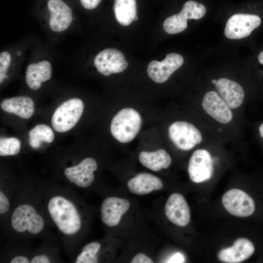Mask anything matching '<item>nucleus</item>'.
<instances>
[{"label": "nucleus", "mask_w": 263, "mask_h": 263, "mask_svg": "<svg viewBox=\"0 0 263 263\" xmlns=\"http://www.w3.org/2000/svg\"><path fill=\"white\" fill-rule=\"evenodd\" d=\"M113 11L118 23L128 26L136 16V0H114Z\"/></svg>", "instance_id": "obj_23"}, {"label": "nucleus", "mask_w": 263, "mask_h": 263, "mask_svg": "<svg viewBox=\"0 0 263 263\" xmlns=\"http://www.w3.org/2000/svg\"><path fill=\"white\" fill-rule=\"evenodd\" d=\"M222 202L229 213L239 217L250 216L256 208L254 199L245 191L237 188L227 191L222 197Z\"/></svg>", "instance_id": "obj_7"}, {"label": "nucleus", "mask_w": 263, "mask_h": 263, "mask_svg": "<svg viewBox=\"0 0 263 263\" xmlns=\"http://www.w3.org/2000/svg\"><path fill=\"white\" fill-rule=\"evenodd\" d=\"M49 258L45 255H39L34 256L30 261L31 263H49Z\"/></svg>", "instance_id": "obj_31"}, {"label": "nucleus", "mask_w": 263, "mask_h": 263, "mask_svg": "<svg viewBox=\"0 0 263 263\" xmlns=\"http://www.w3.org/2000/svg\"><path fill=\"white\" fill-rule=\"evenodd\" d=\"M258 58L259 62L263 64V51L259 54Z\"/></svg>", "instance_id": "obj_34"}, {"label": "nucleus", "mask_w": 263, "mask_h": 263, "mask_svg": "<svg viewBox=\"0 0 263 263\" xmlns=\"http://www.w3.org/2000/svg\"><path fill=\"white\" fill-rule=\"evenodd\" d=\"M50 215L58 229L63 234L72 235L81 227L79 213L74 204L61 196H55L49 201Z\"/></svg>", "instance_id": "obj_1"}, {"label": "nucleus", "mask_w": 263, "mask_h": 263, "mask_svg": "<svg viewBox=\"0 0 263 263\" xmlns=\"http://www.w3.org/2000/svg\"><path fill=\"white\" fill-rule=\"evenodd\" d=\"M100 244L98 242H94L86 244L77 256L76 263H96L98 258L96 254L100 249Z\"/></svg>", "instance_id": "obj_25"}, {"label": "nucleus", "mask_w": 263, "mask_h": 263, "mask_svg": "<svg viewBox=\"0 0 263 263\" xmlns=\"http://www.w3.org/2000/svg\"><path fill=\"white\" fill-rule=\"evenodd\" d=\"M183 63L184 58L181 55L175 53H169L162 61H151L147 67V74L155 82L164 83Z\"/></svg>", "instance_id": "obj_12"}, {"label": "nucleus", "mask_w": 263, "mask_h": 263, "mask_svg": "<svg viewBox=\"0 0 263 263\" xmlns=\"http://www.w3.org/2000/svg\"><path fill=\"white\" fill-rule=\"evenodd\" d=\"M139 160L144 167L154 171L167 169L171 163L170 155L163 149L153 152L142 151L139 155Z\"/></svg>", "instance_id": "obj_22"}, {"label": "nucleus", "mask_w": 263, "mask_h": 263, "mask_svg": "<svg viewBox=\"0 0 263 263\" xmlns=\"http://www.w3.org/2000/svg\"><path fill=\"white\" fill-rule=\"evenodd\" d=\"M206 13L205 6L195 1L186 2L177 14L167 18L163 22L164 30L168 34H175L184 31L187 27L188 19H199Z\"/></svg>", "instance_id": "obj_5"}, {"label": "nucleus", "mask_w": 263, "mask_h": 263, "mask_svg": "<svg viewBox=\"0 0 263 263\" xmlns=\"http://www.w3.org/2000/svg\"><path fill=\"white\" fill-rule=\"evenodd\" d=\"M130 207V202L126 199L116 197L106 198L103 200L101 207L103 223L111 227L117 225Z\"/></svg>", "instance_id": "obj_16"}, {"label": "nucleus", "mask_w": 263, "mask_h": 263, "mask_svg": "<svg viewBox=\"0 0 263 263\" xmlns=\"http://www.w3.org/2000/svg\"><path fill=\"white\" fill-rule=\"evenodd\" d=\"M185 259L182 254L177 253L174 254L168 261V263H183Z\"/></svg>", "instance_id": "obj_32"}, {"label": "nucleus", "mask_w": 263, "mask_h": 263, "mask_svg": "<svg viewBox=\"0 0 263 263\" xmlns=\"http://www.w3.org/2000/svg\"><path fill=\"white\" fill-rule=\"evenodd\" d=\"M261 23V18L257 15L246 14L233 15L227 21L225 35L231 39L244 38L250 35Z\"/></svg>", "instance_id": "obj_9"}, {"label": "nucleus", "mask_w": 263, "mask_h": 263, "mask_svg": "<svg viewBox=\"0 0 263 263\" xmlns=\"http://www.w3.org/2000/svg\"><path fill=\"white\" fill-rule=\"evenodd\" d=\"M11 224L16 231L22 233L27 231L36 234L43 228L44 222L42 217L31 205L22 204L17 207L11 216Z\"/></svg>", "instance_id": "obj_6"}, {"label": "nucleus", "mask_w": 263, "mask_h": 263, "mask_svg": "<svg viewBox=\"0 0 263 263\" xmlns=\"http://www.w3.org/2000/svg\"><path fill=\"white\" fill-rule=\"evenodd\" d=\"M165 212L168 219L177 226L187 225L190 219L189 207L184 196L178 193L169 196L165 205Z\"/></svg>", "instance_id": "obj_15"}, {"label": "nucleus", "mask_w": 263, "mask_h": 263, "mask_svg": "<svg viewBox=\"0 0 263 263\" xmlns=\"http://www.w3.org/2000/svg\"><path fill=\"white\" fill-rule=\"evenodd\" d=\"M130 192L145 195L153 190L161 189L163 184L157 176L149 173H140L131 178L127 183Z\"/></svg>", "instance_id": "obj_20"}, {"label": "nucleus", "mask_w": 263, "mask_h": 263, "mask_svg": "<svg viewBox=\"0 0 263 263\" xmlns=\"http://www.w3.org/2000/svg\"><path fill=\"white\" fill-rule=\"evenodd\" d=\"M138 19V17L137 16V15L135 16V17L134 18V21H136Z\"/></svg>", "instance_id": "obj_37"}, {"label": "nucleus", "mask_w": 263, "mask_h": 263, "mask_svg": "<svg viewBox=\"0 0 263 263\" xmlns=\"http://www.w3.org/2000/svg\"><path fill=\"white\" fill-rule=\"evenodd\" d=\"M131 263H153V260L145 254L139 253L135 255L131 261Z\"/></svg>", "instance_id": "obj_30"}, {"label": "nucleus", "mask_w": 263, "mask_h": 263, "mask_svg": "<svg viewBox=\"0 0 263 263\" xmlns=\"http://www.w3.org/2000/svg\"><path fill=\"white\" fill-rule=\"evenodd\" d=\"M29 144L33 149L39 148L43 142L51 143L54 139L52 129L45 124L36 126L29 132Z\"/></svg>", "instance_id": "obj_24"}, {"label": "nucleus", "mask_w": 263, "mask_h": 263, "mask_svg": "<svg viewBox=\"0 0 263 263\" xmlns=\"http://www.w3.org/2000/svg\"><path fill=\"white\" fill-rule=\"evenodd\" d=\"M43 19L49 32L57 35L68 31L75 23L73 11L63 0H47Z\"/></svg>", "instance_id": "obj_2"}, {"label": "nucleus", "mask_w": 263, "mask_h": 263, "mask_svg": "<svg viewBox=\"0 0 263 263\" xmlns=\"http://www.w3.org/2000/svg\"><path fill=\"white\" fill-rule=\"evenodd\" d=\"M202 104L206 112L217 121L225 124L231 120L233 115L230 108L216 92H207Z\"/></svg>", "instance_id": "obj_18"}, {"label": "nucleus", "mask_w": 263, "mask_h": 263, "mask_svg": "<svg viewBox=\"0 0 263 263\" xmlns=\"http://www.w3.org/2000/svg\"><path fill=\"white\" fill-rule=\"evenodd\" d=\"M18 53H13L12 50H3L0 53V83L8 77L7 73L14 61L18 60Z\"/></svg>", "instance_id": "obj_26"}, {"label": "nucleus", "mask_w": 263, "mask_h": 263, "mask_svg": "<svg viewBox=\"0 0 263 263\" xmlns=\"http://www.w3.org/2000/svg\"><path fill=\"white\" fill-rule=\"evenodd\" d=\"M213 172V161L210 153L203 149L195 150L188 165L190 179L195 183H201L210 179Z\"/></svg>", "instance_id": "obj_11"}, {"label": "nucleus", "mask_w": 263, "mask_h": 263, "mask_svg": "<svg viewBox=\"0 0 263 263\" xmlns=\"http://www.w3.org/2000/svg\"><path fill=\"white\" fill-rule=\"evenodd\" d=\"M97 168L96 161L94 158L88 157L77 165L66 168L64 174L70 182L78 187L85 188L93 183L94 179V172Z\"/></svg>", "instance_id": "obj_13"}, {"label": "nucleus", "mask_w": 263, "mask_h": 263, "mask_svg": "<svg viewBox=\"0 0 263 263\" xmlns=\"http://www.w3.org/2000/svg\"><path fill=\"white\" fill-rule=\"evenodd\" d=\"M21 143L16 137H1L0 139V155H15L20 150Z\"/></svg>", "instance_id": "obj_27"}, {"label": "nucleus", "mask_w": 263, "mask_h": 263, "mask_svg": "<svg viewBox=\"0 0 263 263\" xmlns=\"http://www.w3.org/2000/svg\"><path fill=\"white\" fill-rule=\"evenodd\" d=\"M168 131L170 140L179 150H190L202 140L200 132L187 122H175L169 127Z\"/></svg>", "instance_id": "obj_8"}, {"label": "nucleus", "mask_w": 263, "mask_h": 263, "mask_svg": "<svg viewBox=\"0 0 263 263\" xmlns=\"http://www.w3.org/2000/svg\"><path fill=\"white\" fill-rule=\"evenodd\" d=\"M94 64L97 71L105 76L122 72L128 66L123 54L114 48L105 49L98 53Z\"/></svg>", "instance_id": "obj_10"}, {"label": "nucleus", "mask_w": 263, "mask_h": 263, "mask_svg": "<svg viewBox=\"0 0 263 263\" xmlns=\"http://www.w3.org/2000/svg\"><path fill=\"white\" fill-rule=\"evenodd\" d=\"M52 74V66L49 59L42 58L29 63L25 71V82L33 90L39 89L42 83L48 81Z\"/></svg>", "instance_id": "obj_17"}, {"label": "nucleus", "mask_w": 263, "mask_h": 263, "mask_svg": "<svg viewBox=\"0 0 263 263\" xmlns=\"http://www.w3.org/2000/svg\"><path fill=\"white\" fill-rule=\"evenodd\" d=\"M11 263H29V260L26 257L18 256L14 257L10 261Z\"/></svg>", "instance_id": "obj_33"}, {"label": "nucleus", "mask_w": 263, "mask_h": 263, "mask_svg": "<svg viewBox=\"0 0 263 263\" xmlns=\"http://www.w3.org/2000/svg\"><path fill=\"white\" fill-rule=\"evenodd\" d=\"M81 5L87 10H93L96 8L101 0H79Z\"/></svg>", "instance_id": "obj_29"}, {"label": "nucleus", "mask_w": 263, "mask_h": 263, "mask_svg": "<svg viewBox=\"0 0 263 263\" xmlns=\"http://www.w3.org/2000/svg\"><path fill=\"white\" fill-rule=\"evenodd\" d=\"M255 251L253 242L246 238H239L232 246L220 250L217 254L218 259L226 263H239L250 258Z\"/></svg>", "instance_id": "obj_14"}, {"label": "nucleus", "mask_w": 263, "mask_h": 263, "mask_svg": "<svg viewBox=\"0 0 263 263\" xmlns=\"http://www.w3.org/2000/svg\"><path fill=\"white\" fill-rule=\"evenodd\" d=\"M142 118L136 110L130 108L119 111L113 117L110 126L113 136L121 143L132 141L139 132Z\"/></svg>", "instance_id": "obj_3"}, {"label": "nucleus", "mask_w": 263, "mask_h": 263, "mask_svg": "<svg viewBox=\"0 0 263 263\" xmlns=\"http://www.w3.org/2000/svg\"><path fill=\"white\" fill-rule=\"evenodd\" d=\"M211 82H212V83L213 84H215V83H216V82H217V80H216V79H213V80H212V81H211Z\"/></svg>", "instance_id": "obj_36"}, {"label": "nucleus", "mask_w": 263, "mask_h": 263, "mask_svg": "<svg viewBox=\"0 0 263 263\" xmlns=\"http://www.w3.org/2000/svg\"><path fill=\"white\" fill-rule=\"evenodd\" d=\"M259 132L261 136L263 138V123L259 127Z\"/></svg>", "instance_id": "obj_35"}, {"label": "nucleus", "mask_w": 263, "mask_h": 263, "mask_svg": "<svg viewBox=\"0 0 263 263\" xmlns=\"http://www.w3.org/2000/svg\"><path fill=\"white\" fill-rule=\"evenodd\" d=\"M221 98L231 109L238 108L243 103L244 92L242 87L230 79L221 78L215 84Z\"/></svg>", "instance_id": "obj_19"}, {"label": "nucleus", "mask_w": 263, "mask_h": 263, "mask_svg": "<svg viewBox=\"0 0 263 263\" xmlns=\"http://www.w3.org/2000/svg\"><path fill=\"white\" fill-rule=\"evenodd\" d=\"M10 204L5 195L1 191H0V214L5 213L9 209Z\"/></svg>", "instance_id": "obj_28"}, {"label": "nucleus", "mask_w": 263, "mask_h": 263, "mask_svg": "<svg viewBox=\"0 0 263 263\" xmlns=\"http://www.w3.org/2000/svg\"><path fill=\"white\" fill-rule=\"evenodd\" d=\"M0 107L5 112L24 119L30 118L35 110L33 100L26 96L6 98L1 102Z\"/></svg>", "instance_id": "obj_21"}, {"label": "nucleus", "mask_w": 263, "mask_h": 263, "mask_svg": "<svg viewBox=\"0 0 263 263\" xmlns=\"http://www.w3.org/2000/svg\"><path fill=\"white\" fill-rule=\"evenodd\" d=\"M84 103L78 98L69 99L61 104L52 117V125L59 132L72 129L80 118L84 110Z\"/></svg>", "instance_id": "obj_4"}]
</instances>
